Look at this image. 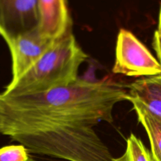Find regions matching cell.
<instances>
[{
	"label": "cell",
	"instance_id": "7a4b0ae2",
	"mask_svg": "<svg viewBox=\"0 0 161 161\" xmlns=\"http://www.w3.org/2000/svg\"><path fill=\"white\" fill-rule=\"evenodd\" d=\"M88 56L72 31L58 39L17 81L9 83L3 94L24 96L69 86L78 80L80 66Z\"/></svg>",
	"mask_w": 161,
	"mask_h": 161
},
{
	"label": "cell",
	"instance_id": "52a82bcc",
	"mask_svg": "<svg viewBox=\"0 0 161 161\" xmlns=\"http://www.w3.org/2000/svg\"><path fill=\"white\" fill-rule=\"evenodd\" d=\"M126 101L136 102L161 121V74L144 77L130 83Z\"/></svg>",
	"mask_w": 161,
	"mask_h": 161
},
{
	"label": "cell",
	"instance_id": "3957f363",
	"mask_svg": "<svg viewBox=\"0 0 161 161\" xmlns=\"http://www.w3.org/2000/svg\"><path fill=\"white\" fill-rule=\"evenodd\" d=\"M113 72L129 77H149L161 74V64L131 31L122 28L116 39Z\"/></svg>",
	"mask_w": 161,
	"mask_h": 161
},
{
	"label": "cell",
	"instance_id": "5b68a950",
	"mask_svg": "<svg viewBox=\"0 0 161 161\" xmlns=\"http://www.w3.org/2000/svg\"><path fill=\"white\" fill-rule=\"evenodd\" d=\"M56 41L44 37L36 28L20 35L8 43L12 59V80L9 83H15L28 72Z\"/></svg>",
	"mask_w": 161,
	"mask_h": 161
},
{
	"label": "cell",
	"instance_id": "4fadbf2b",
	"mask_svg": "<svg viewBox=\"0 0 161 161\" xmlns=\"http://www.w3.org/2000/svg\"><path fill=\"white\" fill-rule=\"evenodd\" d=\"M28 161H37V160H34V159L31 158V159H30V160H28Z\"/></svg>",
	"mask_w": 161,
	"mask_h": 161
},
{
	"label": "cell",
	"instance_id": "8992f818",
	"mask_svg": "<svg viewBox=\"0 0 161 161\" xmlns=\"http://www.w3.org/2000/svg\"><path fill=\"white\" fill-rule=\"evenodd\" d=\"M40 24L39 30L44 37L58 40L72 31V19L67 0H39Z\"/></svg>",
	"mask_w": 161,
	"mask_h": 161
},
{
	"label": "cell",
	"instance_id": "30bf717a",
	"mask_svg": "<svg viewBox=\"0 0 161 161\" xmlns=\"http://www.w3.org/2000/svg\"><path fill=\"white\" fill-rule=\"evenodd\" d=\"M31 158L29 151L22 145L0 148V161H28Z\"/></svg>",
	"mask_w": 161,
	"mask_h": 161
},
{
	"label": "cell",
	"instance_id": "7c38bea8",
	"mask_svg": "<svg viewBox=\"0 0 161 161\" xmlns=\"http://www.w3.org/2000/svg\"><path fill=\"white\" fill-rule=\"evenodd\" d=\"M158 31L159 34L161 35V4H160V14H159V23H158V28L157 30Z\"/></svg>",
	"mask_w": 161,
	"mask_h": 161
},
{
	"label": "cell",
	"instance_id": "ba28073f",
	"mask_svg": "<svg viewBox=\"0 0 161 161\" xmlns=\"http://www.w3.org/2000/svg\"><path fill=\"white\" fill-rule=\"evenodd\" d=\"M138 120L149 137L151 153L156 161H161V121L149 114L142 106L131 102Z\"/></svg>",
	"mask_w": 161,
	"mask_h": 161
},
{
	"label": "cell",
	"instance_id": "6da1fadb",
	"mask_svg": "<svg viewBox=\"0 0 161 161\" xmlns=\"http://www.w3.org/2000/svg\"><path fill=\"white\" fill-rule=\"evenodd\" d=\"M127 90L117 83L78 79L40 94L0 93V134L29 152L69 161H114L94 127L113 122Z\"/></svg>",
	"mask_w": 161,
	"mask_h": 161
},
{
	"label": "cell",
	"instance_id": "277c9868",
	"mask_svg": "<svg viewBox=\"0 0 161 161\" xmlns=\"http://www.w3.org/2000/svg\"><path fill=\"white\" fill-rule=\"evenodd\" d=\"M40 19L39 0H0V36L6 44L39 28Z\"/></svg>",
	"mask_w": 161,
	"mask_h": 161
},
{
	"label": "cell",
	"instance_id": "9c48e42d",
	"mask_svg": "<svg viewBox=\"0 0 161 161\" xmlns=\"http://www.w3.org/2000/svg\"><path fill=\"white\" fill-rule=\"evenodd\" d=\"M114 161H156L151 151L135 134H130L127 139V147L121 157H114Z\"/></svg>",
	"mask_w": 161,
	"mask_h": 161
},
{
	"label": "cell",
	"instance_id": "8fae6325",
	"mask_svg": "<svg viewBox=\"0 0 161 161\" xmlns=\"http://www.w3.org/2000/svg\"><path fill=\"white\" fill-rule=\"evenodd\" d=\"M153 47L157 53V56L159 59V62L161 64V35L159 34L158 31H156L153 36Z\"/></svg>",
	"mask_w": 161,
	"mask_h": 161
}]
</instances>
